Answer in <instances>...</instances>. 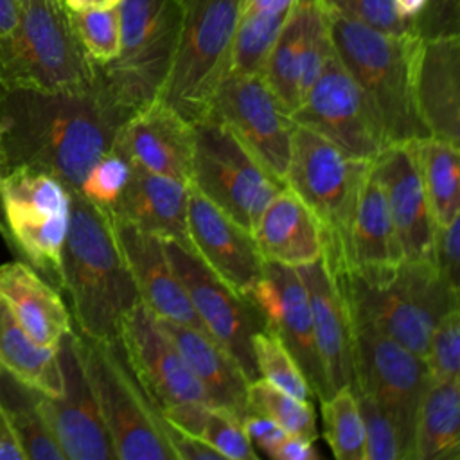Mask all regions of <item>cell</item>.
<instances>
[{
	"label": "cell",
	"mask_w": 460,
	"mask_h": 460,
	"mask_svg": "<svg viewBox=\"0 0 460 460\" xmlns=\"http://www.w3.org/2000/svg\"><path fill=\"white\" fill-rule=\"evenodd\" d=\"M431 261L442 279L458 291L460 268V214L446 225H437L433 234Z\"/></svg>",
	"instance_id": "cell-46"
},
{
	"label": "cell",
	"mask_w": 460,
	"mask_h": 460,
	"mask_svg": "<svg viewBox=\"0 0 460 460\" xmlns=\"http://www.w3.org/2000/svg\"><path fill=\"white\" fill-rule=\"evenodd\" d=\"M252 234L264 261L298 268L322 259L318 221L286 185L270 199Z\"/></svg>",
	"instance_id": "cell-28"
},
{
	"label": "cell",
	"mask_w": 460,
	"mask_h": 460,
	"mask_svg": "<svg viewBox=\"0 0 460 460\" xmlns=\"http://www.w3.org/2000/svg\"><path fill=\"white\" fill-rule=\"evenodd\" d=\"M244 431L253 446H259V449L266 455L268 449L286 433L277 422L271 419L259 415V413H248L243 419Z\"/></svg>",
	"instance_id": "cell-48"
},
{
	"label": "cell",
	"mask_w": 460,
	"mask_h": 460,
	"mask_svg": "<svg viewBox=\"0 0 460 460\" xmlns=\"http://www.w3.org/2000/svg\"><path fill=\"white\" fill-rule=\"evenodd\" d=\"M162 241L203 332L228 350L248 381L257 379L252 338L257 331L264 329V323L255 305L221 280L194 252L176 241Z\"/></svg>",
	"instance_id": "cell-13"
},
{
	"label": "cell",
	"mask_w": 460,
	"mask_h": 460,
	"mask_svg": "<svg viewBox=\"0 0 460 460\" xmlns=\"http://www.w3.org/2000/svg\"><path fill=\"white\" fill-rule=\"evenodd\" d=\"M115 147L129 162L172 180L189 183L194 126L160 99L131 113L120 126Z\"/></svg>",
	"instance_id": "cell-21"
},
{
	"label": "cell",
	"mask_w": 460,
	"mask_h": 460,
	"mask_svg": "<svg viewBox=\"0 0 460 460\" xmlns=\"http://www.w3.org/2000/svg\"><path fill=\"white\" fill-rule=\"evenodd\" d=\"M93 79L65 2L18 0L16 23L0 36V90H83Z\"/></svg>",
	"instance_id": "cell-5"
},
{
	"label": "cell",
	"mask_w": 460,
	"mask_h": 460,
	"mask_svg": "<svg viewBox=\"0 0 460 460\" xmlns=\"http://www.w3.org/2000/svg\"><path fill=\"white\" fill-rule=\"evenodd\" d=\"M129 169V158L113 146L88 169L77 192L95 207L110 210L128 183Z\"/></svg>",
	"instance_id": "cell-40"
},
{
	"label": "cell",
	"mask_w": 460,
	"mask_h": 460,
	"mask_svg": "<svg viewBox=\"0 0 460 460\" xmlns=\"http://www.w3.org/2000/svg\"><path fill=\"white\" fill-rule=\"evenodd\" d=\"M431 219L446 225L460 214V153L458 144L438 137L411 140Z\"/></svg>",
	"instance_id": "cell-32"
},
{
	"label": "cell",
	"mask_w": 460,
	"mask_h": 460,
	"mask_svg": "<svg viewBox=\"0 0 460 460\" xmlns=\"http://www.w3.org/2000/svg\"><path fill=\"white\" fill-rule=\"evenodd\" d=\"M295 2L241 0L230 72L261 74L266 56Z\"/></svg>",
	"instance_id": "cell-34"
},
{
	"label": "cell",
	"mask_w": 460,
	"mask_h": 460,
	"mask_svg": "<svg viewBox=\"0 0 460 460\" xmlns=\"http://www.w3.org/2000/svg\"><path fill=\"white\" fill-rule=\"evenodd\" d=\"M365 428V460H401L397 435L390 420L365 395L356 392Z\"/></svg>",
	"instance_id": "cell-44"
},
{
	"label": "cell",
	"mask_w": 460,
	"mask_h": 460,
	"mask_svg": "<svg viewBox=\"0 0 460 460\" xmlns=\"http://www.w3.org/2000/svg\"><path fill=\"white\" fill-rule=\"evenodd\" d=\"M424 361L431 379L460 377V307L447 311L433 325Z\"/></svg>",
	"instance_id": "cell-42"
},
{
	"label": "cell",
	"mask_w": 460,
	"mask_h": 460,
	"mask_svg": "<svg viewBox=\"0 0 460 460\" xmlns=\"http://www.w3.org/2000/svg\"><path fill=\"white\" fill-rule=\"evenodd\" d=\"M207 442L221 458L230 460H257L259 455L248 438L243 419H239L230 410L210 406L205 411V419L198 435Z\"/></svg>",
	"instance_id": "cell-41"
},
{
	"label": "cell",
	"mask_w": 460,
	"mask_h": 460,
	"mask_svg": "<svg viewBox=\"0 0 460 460\" xmlns=\"http://www.w3.org/2000/svg\"><path fill=\"white\" fill-rule=\"evenodd\" d=\"M126 117L95 84L83 90H0V165H25L79 190L88 169L110 151Z\"/></svg>",
	"instance_id": "cell-1"
},
{
	"label": "cell",
	"mask_w": 460,
	"mask_h": 460,
	"mask_svg": "<svg viewBox=\"0 0 460 460\" xmlns=\"http://www.w3.org/2000/svg\"><path fill=\"white\" fill-rule=\"evenodd\" d=\"M0 298L40 345L56 349L72 331V316L58 288L20 259L0 264Z\"/></svg>",
	"instance_id": "cell-27"
},
{
	"label": "cell",
	"mask_w": 460,
	"mask_h": 460,
	"mask_svg": "<svg viewBox=\"0 0 460 460\" xmlns=\"http://www.w3.org/2000/svg\"><path fill=\"white\" fill-rule=\"evenodd\" d=\"M192 126L189 185L237 225L253 232L262 210L286 183L275 178L216 117L205 115Z\"/></svg>",
	"instance_id": "cell-10"
},
{
	"label": "cell",
	"mask_w": 460,
	"mask_h": 460,
	"mask_svg": "<svg viewBox=\"0 0 460 460\" xmlns=\"http://www.w3.org/2000/svg\"><path fill=\"white\" fill-rule=\"evenodd\" d=\"M309 298L313 334L329 394L354 388V343L347 305L322 259L296 268Z\"/></svg>",
	"instance_id": "cell-23"
},
{
	"label": "cell",
	"mask_w": 460,
	"mask_h": 460,
	"mask_svg": "<svg viewBox=\"0 0 460 460\" xmlns=\"http://www.w3.org/2000/svg\"><path fill=\"white\" fill-rule=\"evenodd\" d=\"M289 117L295 126L318 133L358 160H372L386 146L361 90L334 47Z\"/></svg>",
	"instance_id": "cell-14"
},
{
	"label": "cell",
	"mask_w": 460,
	"mask_h": 460,
	"mask_svg": "<svg viewBox=\"0 0 460 460\" xmlns=\"http://www.w3.org/2000/svg\"><path fill=\"white\" fill-rule=\"evenodd\" d=\"M74 343L119 460H174L167 420L135 379L119 338H92L75 329Z\"/></svg>",
	"instance_id": "cell-6"
},
{
	"label": "cell",
	"mask_w": 460,
	"mask_h": 460,
	"mask_svg": "<svg viewBox=\"0 0 460 460\" xmlns=\"http://www.w3.org/2000/svg\"><path fill=\"white\" fill-rule=\"evenodd\" d=\"M248 413H259L277 422L286 433L309 440L318 438L311 401L298 399L257 377L248 383Z\"/></svg>",
	"instance_id": "cell-37"
},
{
	"label": "cell",
	"mask_w": 460,
	"mask_h": 460,
	"mask_svg": "<svg viewBox=\"0 0 460 460\" xmlns=\"http://www.w3.org/2000/svg\"><path fill=\"white\" fill-rule=\"evenodd\" d=\"M117 338L135 379L160 413L183 404H208L180 350L144 302L124 313Z\"/></svg>",
	"instance_id": "cell-16"
},
{
	"label": "cell",
	"mask_w": 460,
	"mask_h": 460,
	"mask_svg": "<svg viewBox=\"0 0 460 460\" xmlns=\"http://www.w3.org/2000/svg\"><path fill=\"white\" fill-rule=\"evenodd\" d=\"M354 390L368 397L390 420L401 460H413V431L429 383L426 361L394 340L352 325Z\"/></svg>",
	"instance_id": "cell-12"
},
{
	"label": "cell",
	"mask_w": 460,
	"mask_h": 460,
	"mask_svg": "<svg viewBox=\"0 0 460 460\" xmlns=\"http://www.w3.org/2000/svg\"><path fill=\"white\" fill-rule=\"evenodd\" d=\"M40 392L18 381L0 365V404L20 440L27 460H65L38 401Z\"/></svg>",
	"instance_id": "cell-35"
},
{
	"label": "cell",
	"mask_w": 460,
	"mask_h": 460,
	"mask_svg": "<svg viewBox=\"0 0 460 460\" xmlns=\"http://www.w3.org/2000/svg\"><path fill=\"white\" fill-rule=\"evenodd\" d=\"M120 49L95 66V84L128 119L158 99L167 79L181 23V0H122Z\"/></svg>",
	"instance_id": "cell-7"
},
{
	"label": "cell",
	"mask_w": 460,
	"mask_h": 460,
	"mask_svg": "<svg viewBox=\"0 0 460 460\" xmlns=\"http://www.w3.org/2000/svg\"><path fill=\"white\" fill-rule=\"evenodd\" d=\"M0 365L23 385L56 397L63 392L58 347L36 343L0 298Z\"/></svg>",
	"instance_id": "cell-31"
},
{
	"label": "cell",
	"mask_w": 460,
	"mask_h": 460,
	"mask_svg": "<svg viewBox=\"0 0 460 460\" xmlns=\"http://www.w3.org/2000/svg\"><path fill=\"white\" fill-rule=\"evenodd\" d=\"M318 2L325 11L358 20L377 31L397 34V36L413 34L411 23L401 18L394 0H318Z\"/></svg>",
	"instance_id": "cell-43"
},
{
	"label": "cell",
	"mask_w": 460,
	"mask_h": 460,
	"mask_svg": "<svg viewBox=\"0 0 460 460\" xmlns=\"http://www.w3.org/2000/svg\"><path fill=\"white\" fill-rule=\"evenodd\" d=\"M402 261L386 199L370 160L358 190L347 235L345 266L341 270L385 271L399 266Z\"/></svg>",
	"instance_id": "cell-29"
},
{
	"label": "cell",
	"mask_w": 460,
	"mask_h": 460,
	"mask_svg": "<svg viewBox=\"0 0 460 460\" xmlns=\"http://www.w3.org/2000/svg\"><path fill=\"white\" fill-rule=\"evenodd\" d=\"M77 40L93 65L110 63L120 49L119 5L106 9L70 11Z\"/></svg>",
	"instance_id": "cell-39"
},
{
	"label": "cell",
	"mask_w": 460,
	"mask_h": 460,
	"mask_svg": "<svg viewBox=\"0 0 460 460\" xmlns=\"http://www.w3.org/2000/svg\"><path fill=\"white\" fill-rule=\"evenodd\" d=\"M413 34L419 40L460 36V0H426L413 20Z\"/></svg>",
	"instance_id": "cell-45"
},
{
	"label": "cell",
	"mask_w": 460,
	"mask_h": 460,
	"mask_svg": "<svg viewBox=\"0 0 460 460\" xmlns=\"http://www.w3.org/2000/svg\"><path fill=\"white\" fill-rule=\"evenodd\" d=\"M207 115L228 126L241 144L284 181L295 124L261 74L228 72Z\"/></svg>",
	"instance_id": "cell-15"
},
{
	"label": "cell",
	"mask_w": 460,
	"mask_h": 460,
	"mask_svg": "<svg viewBox=\"0 0 460 460\" xmlns=\"http://www.w3.org/2000/svg\"><path fill=\"white\" fill-rule=\"evenodd\" d=\"M368 164L307 128H293L284 183L318 221L322 262L329 275L345 266L349 226Z\"/></svg>",
	"instance_id": "cell-8"
},
{
	"label": "cell",
	"mask_w": 460,
	"mask_h": 460,
	"mask_svg": "<svg viewBox=\"0 0 460 460\" xmlns=\"http://www.w3.org/2000/svg\"><path fill=\"white\" fill-rule=\"evenodd\" d=\"M156 320L198 379L207 402L244 419L248 415L250 381L228 350L203 331L160 316Z\"/></svg>",
	"instance_id": "cell-26"
},
{
	"label": "cell",
	"mask_w": 460,
	"mask_h": 460,
	"mask_svg": "<svg viewBox=\"0 0 460 460\" xmlns=\"http://www.w3.org/2000/svg\"><path fill=\"white\" fill-rule=\"evenodd\" d=\"M275 460H316L320 453L314 447V440L300 435L284 433L266 453Z\"/></svg>",
	"instance_id": "cell-47"
},
{
	"label": "cell",
	"mask_w": 460,
	"mask_h": 460,
	"mask_svg": "<svg viewBox=\"0 0 460 460\" xmlns=\"http://www.w3.org/2000/svg\"><path fill=\"white\" fill-rule=\"evenodd\" d=\"M59 289L70 300L75 331L102 340L117 336L120 318L140 300L119 250L110 212L77 190H70Z\"/></svg>",
	"instance_id": "cell-2"
},
{
	"label": "cell",
	"mask_w": 460,
	"mask_h": 460,
	"mask_svg": "<svg viewBox=\"0 0 460 460\" xmlns=\"http://www.w3.org/2000/svg\"><path fill=\"white\" fill-rule=\"evenodd\" d=\"M0 460H27L2 404H0Z\"/></svg>",
	"instance_id": "cell-49"
},
{
	"label": "cell",
	"mask_w": 460,
	"mask_h": 460,
	"mask_svg": "<svg viewBox=\"0 0 460 460\" xmlns=\"http://www.w3.org/2000/svg\"><path fill=\"white\" fill-rule=\"evenodd\" d=\"M18 16V0H0V36L13 31Z\"/></svg>",
	"instance_id": "cell-50"
},
{
	"label": "cell",
	"mask_w": 460,
	"mask_h": 460,
	"mask_svg": "<svg viewBox=\"0 0 460 460\" xmlns=\"http://www.w3.org/2000/svg\"><path fill=\"white\" fill-rule=\"evenodd\" d=\"M325 14L334 52L361 90L385 142L429 137L415 99L420 40L413 34H388L338 13Z\"/></svg>",
	"instance_id": "cell-4"
},
{
	"label": "cell",
	"mask_w": 460,
	"mask_h": 460,
	"mask_svg": "<svg viewBox=\"0 0 460 460\" xmlns=\"http://www.w3.org/2000/svg\"><path fill=\"white\" fill-rule=\"evenodd\" d=\"M460 458V377L429 379L415 419L413 460Z\"/></svg>",
	"instance_id": "cell-30"
},
{
	"label": "cell",
	"mask_w": 460,
	"mask_h": 460,
	"mask_svg": "<svg viewBox=\"0 0 460 460\" xmlns=\"http://www.w3.org/2000/svg\"><path fill=\"white\" fill-rule=\"evenodd\" d=\"M372 169L383 189L402 259L431 261L435 223L411 142L386 144L372 158Z\"/></svg>",
	"instance_id": "cell-20"
},
{
	"label": "cell",
	"mask_w": 460,
	"mask_h": 460,
	"mask_svg": "<svg viewBox=\"0 0 460 460\" xmlns=\"http://www.w3.org/2000/svg\"><path fill=\"white\" fill-rule=\"evenodd\" d=\"M248 298L259 311L264 329L273 332L293 354L313 395L318 401L327 399L331 394L314 343L307 291L298 270L264 261L262 275Z\"/></svg>",
	"instance_id": "cell-17"
},
{
	"label": "cell",
	"mask_w": 460,
	"mask_h": 460,
	"mask_svg": "<svg viewBox=\"0 0 460 460\" xmlns=\"http://www.w3.org/2000/svg\"><path fill=\"white\" fill-rule=\"evenodd\" d=\"M63 392L56 397L40 392L41 415L65 455V460H113L111 440L90 383L79 361L74 332H66L58 345Z\"/></svg>",
	"instance_id": "cell-18"
},
{
	"label": "cell",
	"mask_w": 460,
	"mask_h": 460,
	"mask_svg": "<svg viewBox=\"0 0 460 460\" xmlns=\"http://www.w3.org/2000/svg\"><path fill=\"white\" fill-rule=\"evenodd\" d=\"M241 0H181L176 50L158 99L190 122L203 119L232 68Z\"/></svg>",
	"instance_id": "cell-9"
},
{
	"label": "cell",
	"mask_w": 460,
	"mask_h": 460,
	"mask_svg": "<svg viewBox=\"0 0 460 460\" xmlns=\"http://www.w3.org/2000/svg\"><path fill=\"white\" fill-rule=\"evenodd\" d=\"M252 347L259 377L298 399L311 401L313 392L305 376L293 354L273 332L268 329L257 331L252 338Z\"/></svg>",
	"instance_id": "cell-38"
},
{
	"label": "cell",
	"mask_w": 460,
	"mask_h": 460,
	"mask_svg": "<svg viewBox=\"0 0 460 460\" xmlns=\"http://www.w3.org/2000/svg\"><path fill=\"white\" fill-rule=\"evenodd\" d=\"M110 217L119 250L140 302L160 318L203 331L190 300L167 259L164 241L124 219L113 217L111 214Z\"/></svg>",
	"instance_id": "cell-22"
},
{
	"label": "cell",
	"mask_w": 460,
	"mask_h": 460,
	"mask_svg": "<svg viewBox=\"0 0 460 460\" xmlns=\"http://www.w3.org/2000/svg\"><path fill=\"white\" fill-rule=\"evenodd\" d=\"M415 99L429 135L460 144V36L420 40Z\"/></svg>",
	"instance_id": "cell-24"
},
{
	"label": "cell",
	"mask_w": 460,
	"mask_h": 460,
	"mask_svg": "<svg viewBox=\"0 0 460 460\" xmlns=\"http://www.w3.org/2000/svg\"><path fill=\"white\" fill-rule=\"evenodd\" d=\"M70 11H84V9H106L117 7L122 0H63Z\"/></svg>",
	"instance_id": "cell-52"
},
{
	"label": "cell",
	"mask_w": 460,
	"mask_h": 460,
	"mask_svg": "<svg viewBox=\"0 0 460 460\" xmlns=\"http://www.w3.org/2000/svg\"><path fill=\"white\" fill-rule=\"evenodd\" d=\"M309 4L311 0L295 2L261 70V75L289 113L298 106L302 99L300 75Z\"/></svg>",
	"instance_id": "cell-33"
},
{
	"label": "cell",
	"mask_w": 460,
	"mask_h": 460,
	"mask_svg": "<svg viewBox=\"0 0 460 460\" xmlns=\"http://www.w3.org/2000/svg\"><path fill=\"white\" fill-rule=\"evenodd\" d=\"M397 13L401 14V18H404L406 22L411 23L413 27V20L420 14V11L426 5V0H394Z\"/></svg>",
	"instance_id": "cell-51"
},
{
	"label": "cell",
	"mask_w": 460,
	"mask_h": 460,
	"mask_svg": "<svg viewBox=\"0 0 460 460\" xmlns=\"http://www.w3.org/2000/svg\"><path fill=\"white\" fill-rule=\"evenodd\" d=\"M323 437L338 460H365V428L352 386H343L320 401Z\"/></svg>",
	"instance_id": "cell-36"
},
{
	"label": "cell",
	"mask_w": 460,
	"mask_h": 460,
	"mask_svg": "<svg viewBox=\"0 0 460 460\" xmlns=\"http://www.w3.org/2000/svg\"><path fill=\"white\" fill-rule=\"evenodd\" d=\"M187 190L189 183L151 172L131 162L128 183L108 212L192 252L187 232Z\"/></svg>",
	"instance_id": "cell-25"
},
{
	"label": "cell",
	"mask_w": 460,
	"mask_h": 460,
	"mask_svg": "<svg viewBox=\"0 0 460 460\" xmlns=\"http://www.w3.org/2000/svg\"><path fill=\"white\" fill-rule=\"evenodd\" d=\"M187 232L192 252L234 291L248 298L264 268L253 234L192 185L187 190Z\"/></svg>",
	"instance_id": "cell-19"
},
{
	"label": "cell",
	"mask_w": 460,
	"mask_h": 460,
	"mask_svg": "<svg viewBox=\"0 0 460 460\" xmlns=\"http://www.w3.org/2000/svg\"><path fill=\"white\" fill-rule=\"evenodd\" d=\"M0 201L7 248L59 289L70 189L49 172L20 165L2 174Z\"/></svg>",
	"instance_id": "cell-11"
},
{
	"label": "cell",
	"mask_w": 460,
	"mask_h": 460,
	"mask_svg": "<svg viewBox=\"0 0 460 460\" xmlns=\"http://www.w3.org/2000/svg\"><path fill=\"white\" fill-rule=\"evenodd\" d=\"M329 277L354 327L372 329L422 359L433 325L460 300L431 261H402L385 271L340 270Z\"/></svg>",
	"instance_id": "cell-3"
}]
</instances>
